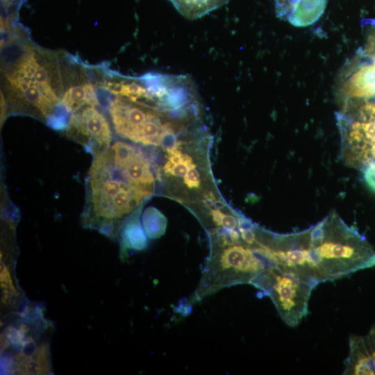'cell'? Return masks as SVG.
Here are the masks:
<instances>
[{"instance_id":"6da1fadb","label":"cell","mask_w":375,"mask_h":375,"mask_svg":"<svg viewBox=\"0 0 375 375\" xmlns=\"http://www.w3.org/2000/svg\"><path fill=\"white\" fill-rule=\"evenodd\" d=\"M1 42V92L11 113L46 120L68 116L61 98L64 92L61 53L37 46L19 29L10 27Z\"/></svg>"},{"instance_id":"7a4b0ae2","label":"cell","mask_w":375,"mask_h":375,"mask_svg":"<svg viewBox=\"0 0 375 375\" xmlns=\"http://www.w3.org/2000/svg\"><path fill=\"white\" fill-rule=\"evenodd\" d=\"M290 235L302 256V274L317 285L375 267L372 244L335 211L308 228Z\"/></svg>"},{"instance_id":"3957f363","label":"cell","mask_w":375,"mask_h":375,"mask_svg":"<svg viewBox=\"0 0 375 375\" xmlns=\"http://www.w3.org/2000/svg\"><path fill=\"white\" fill-rule=\"evenodd\" d=\"M86 224L108 236L116 224L153 193L136 184L110 148L94 156L86 178Z\"/></svg>"},{"instance_id":"277c9868","label":"cell","mask_w":375,"mask_h":375,"mask_svg":"<svg viewBox=\"0 0 375 375\" xmlns=\"http://www.w3.org/2000/svg\"><path fill=\"white\" fill-rule=\"evenodd\" d=\"M220 246L221 249L211 253L192 301L197 302L225 287L251 284L265 271L276 267L256 246L243 241Z\"/></svg>"},{"instance_id":"5b68a950","label":"cell","mask_w":375,"mask_h":375,"mask_svg":"<svg viewBox=\"0 0 375 375\" xmlns=\"http://www.w3.org/2000/svg\"><path fill=\"white\" fill-rule=\"evenodd\" d=\"M265 275L260 290L270 297L287 325L297 326L308 314L310 295L317 285L296 272L277 267Z\"/></svg>"},{"instance_id":"8992f818","label":"cell","mask_w":375,"mask_h":375,"mask_svg":"<svg viewBox=\"0 0 375 375\" xmlns=\"http://www.w3.org/2000/svg\"><path fill=\"white\" fill-rule=\"evenodd\" d=\"M341 154L344 163L364 169L375 161V119L361 122L338 114Z\"/></svg>"},{"instance_id":"52a82bcc","label":"cell","mask_w":375,"mask_h":375,"mask_svg":"<svg viewBox=\"0 0 375 375\" xmlns=\"http://www.w3.org/2000/svg\"><path fill=\"white\" fill-rule=\"evenodd\" d=\"M66 131L69 138L81 143L93 156L110 147V124L97 106L85 105L72 112Z\"/></svg>"},{"instance_id":"ba28073f","label":"cell","mask_w":375,"mask_h":375,"mask_svg":"<svg viewBox=\"0 0 375 375\" xmlns=\"http://www.w3.org/2000/svg\"><path fill=\"white\" fill-rule=\"evenodd\" d=\"M368 57L369 62L353 60L344 68L338 91L341 103L375 97V60Z\"/></svg>"},{"instance_id":"9c48e42d","label":"cell","mask_w":375,"mask_h":375,"mask_svg":"<svg viewBox=\"0 0 375 375\" xmlns=\"http://www.w3.org/2000/svg\"><path fill=\"white\" fill-rule=\"evenodd\" d=\"M326 4L327 0H289L276 11L278 17L288 19L292 25L306 26L320 17Z\"/></svg>"},{"instance_id":"30bf717a","label":"cell","mask_w":375,"mask_h":375,"mask_svg":"<svg viewBox=\"0 0 375 375\" xmlns=\"http://www.w3.org/2000/svg\"><path fill=\"white\" fill-rule=\"evenodd\" d=\"M185 18L197 19L223 6L229 0H169Z\"/></svg>"},{"instance_id":"8fae6325","label":"cell","mask_w":375,"mask_h":375,"mask_svg":"<svg viewBox=\"0 0 375 375\" xmlns=\"http://www.w3.org/2000/svg\"><path fill=\"white\" fill-rule=\"evenodd\" d=\"M139 220V213L134 212L124 224L120 236L122 244L126 249L141 251L147 247V238Z\"/></svg>"},{"instance_id":"7c38bea8","label":"cell","mask_w":375,"mask_h":375,"mask_svg":"<svg viewBox=\"0 0 375 375\" xmlns=\"http://www.w3.org/2000/svg\"><path fill=\"white\" fill-rule=\"evenodd\" d=\"M181 147L168 152V158L164 166L166 174L183 178L188 170L195 165L192 156L182 152Z\"/></svg>"},{"instance_id":"4fadbf2b","label":"cell","mask_w":375,"mask_h":375,"mask_svg":"<svg viewBox=\"0 0 375 375\" xmlns=\"http://www.w3.org/2000/svg\"><path fill=\"white\" fill-rule=\"evenodd\" d=\"M142 225L148 238L156 239L164 234L167 219L156 208L149 207L143 213Z\"/></svg>"},{"instance_id":"5bb4252c","label":"cell","mask_w":375,"mask_h":375,"mask_svg":"<svg viewBox=\"0 0 375 375\" xmlns=\"http://www.w3.org/2000/svg\"><path fill=\"white\" fill-rule=\"evenodd\" d=\"M211 217L215 224L222 228L235 229L238 228L239 217L223 212L219 209L211 210Z\"/></svg>"},{"instance_id":"9a60e30c","label":"cell","mask_w":375,"mask_h":375,"mask_svg":"<svg viewBox=\"0 0 375 375\" xmlns=\"http://www.w3.org/2000/svg\"><path fill=\"white\" fill-rule=\"evenodd\" d=\"M185 185L189 188H197L201 184V174L197 165H194L183 178Z\"/></svg>"},{"instance_id":"2e32d148","label":"cell","mask_w":375,"mask_h":375,"mask_svg":"<svg viewBox=\"0 0 375 375\" xmlns=\"http://www.w3.org/2000/svg\"><path fill=\"white\" fill-rule=\"evenodd\" d=\"M364 179L368 188L375 193V161L364 169Z\"/></svg>"},{"instance_id":"e0dca14e","label":"cell","mask_w":375,"mask_h":375,"mask_svg":"<svg viewBox=\"0 0 375 375\" xmlns=\"http://www.w3.org/2000/svg\"><path fill=\"white\" fill-rule=\"evenodd\" d=\"M364 53L375 60V34L372 35L368 39Z\"/></svg>"},{"instance_id":"ac0fdd59","label":"cell","mask_w":375,"mask_h":375,"mask_svg":"<svg viewBox=\"0 0 375 375\" xmlns=\"http://www.w3.org/2000/svg\"><path fill=\"white\" fill-rule=\"evenodd\" d=\"M7 104L6 99L3 95V94L1 92V125L2 126V123H3L7 115L8 108H7Z\"/></svg>"},{"instance_id":"d6986e66","label":"cell","mask_w":375,"mask_h":375,"mask_svg":"<svg viewBox=\"0 0 375 375\" xmlns=\"http://www.w3.org/2000/svg\"><path fill=\"white\" fill-rule=\"evenodd\" d=\"M289 0H274L276 9L283 6Z\"/></svg>"}]
</instances>
